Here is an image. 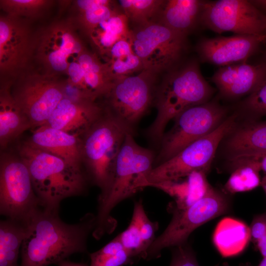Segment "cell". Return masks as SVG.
Instances as JSON below:
<instances>
[{"label": "cell", "instance_id": "obj_19", "mask_svg": "<svg viewBox=\"0 0 266 266\" xmlns=\"http://www.w3.org/2000/svg\"><path fill=\"white\" fill-rule=\"evenodd\" d=\"M226 144L230 158L266 152V121L241 126L232 133Z\"/></svg>", "mask_w": 266, "mask_h": 266}, {"label": "cell", "instance_id": "obj_43", "mask_svg": "<svg viewBox=\"0 0 266 266\" xmlns=\"http://www.w3.org/2000/svg\"><path fill=\"white\" fill-rule=\"evenodd\" d=\"M257 266H266V257L263 258L262 260Z\"/></svg>", "mask_w": 266, "mask_h": 266}, {"label": "cell", "instance_id": "obj_11", "mask_svg": "<svg viewBox=\"0 0 266 266\" xmlns=\"http://www.w3.org/2000/svg\"><path fill=\"white\" fill-rule=\"evenodd\" d=\"M41 207L28 168L20 156L2 153L0 161V212L24 222Z\"/></svg>", "mask_w": 266, "mask_h": 266}, {"label": "cell", "instance_id": "obj_32", "mask_svg": "<svg viewBox=\"0 0 266 266\" xmlns=\"http://www.w3.org/2000/svg\"><path fill=\"white\" fill-rule=\"evenodd\" d=\"M230 161L234 167L247 164L256 166L266 175V152L237 156L230 158Z\"/></svg>", "mask_w": 266, "mask_h": 266}, {"label": "cell", "instance_id": "obj_24", "mask_svg": "<svg viewBox=\"0 0 266 266\" xmlns=\"http://www.w3.org/2000/svg\"><path fill=\"white\" fill-rule=\"evenodd\" d=\"M260 171L253 165L238 166L228 179L225 188L232 194L252 190L261 185Z\"/></svg>", "mask_w": 266, "mask_h": 266}, {"label": "cell", "instance_id": "obj_25", "mask_svg": "<svg viewBox=\"0 0 266 266\" xmlns=\"http://www.w3.org/2000/svg\"><path fill=\"white\" fill-rule=\"evenodd\" d=\"M128 19L122 12H116L108 19L99 25L101 32L99 35V43L103 47L108 48L117 41L129 36L130 31Z\"/></svg>", "mask_w": 266, "mask_h": 266}, {"label": "cell", "instance_id": "obj_5", "mask_svg": "<svg viewBox=\"0 0 266 266\" xmlns=\"http://www.w3.org/2000/svg\"><path fill=\"white\" fill-rule=\"evenodd\" d=\"M129 132L132 133L105 112L81 137L83 163L90 178L101 192L108 185L118 154Z\"/></svg>", "mask_w": 266, "mask_h": 266}, {"label": "cell", "instance_id": "obj_12", "mask_svg": "<svg viewBox=\"0 0 266 266\" xmlns=\"http://www.w3.org/2000/svg\"><path fill=\"white\" fill-rule=\"evenodd\" d=\"M200 24L218 33L266 34V15L245 0L203 1Z\"/></svg>", "mask_w": 266, "mask_h": 266}, {"label": "cell", "instance_id": "obj_33", "mask_svg": "<svg viewBox=\"0 0 266 266\" xmlns=\"http://www.w3.org/2000/svg\"><path fill=\"white\" fill-rule=\"evenodd\" d=\"M134 258L124 249L114 256L109 257L99 263L89 266H122L132 263Z\"/></svg>", "mask_w": 266, "mask_h": 266}, {"label": "cell", "instance_id": "obj_9", "mask_svg": "<svg viewBox=\"0 0 266 266\" xmlns=\"http://www.w3.org/2000/svg\"><path fill=\"white\" fill-rule=\"evenodd\" d=\"M226 112L223 106L211 102L190 107L181 113L174 119L173 127L164 134L154 166L214 131L225 120Z\"/></svg>", "mask_w": 266, "mask_h": 266}, {"label": "cell", "instance_id": "obj_2", "mask_svg": "<svg viewBox=\"0 0 266 266\" xmlns=\"http://www.w3.org/2000/svg\"><path fill=\"white\" fill-rule=\"evenodd\" d=\"M155 157L150 149L138 145L133 133H127L118 154L110 181L99 197L96 226V239L113 232L116 222L111 215L120 202L145 188L146 177L154 167Z\"/></svg>", "mask_w": 266, "mask_h": 266}, {"label": "cell", "instance_id": "obj_26", "mask_svg": "<svg viewBox=\"0 0 266 266\" xmlns=\"http://www.w3.org/2000/svg\"><path fill=\"white\" fill-rule=\"evenodd\" d=\"M124 248L134 258H146L147 249L143 244L138 218L133 211L131 221L128 228L117 235Z\"/></svg>", "mask_w": 266, "mask_h": 266}, {"label": "cell", "instance_id": "obj_36", "mask_svg": "<svg viewBox=\"0 0 266 266\" xmlns=\"http://www.w3.org/2000/svg\"><path fill=\"white\" fill-rule=\"evenodd\" d=\"M60 49L68 56L72 53H78L81 50V45L78 42L75 41L70 34L65 33L62 36Z\"/></svg>", "mask_w": 266, "mask_h": 266}, {"label": "cell", "instance_id": "obj_45", "mask_svg": "<svg viewBox=\"0 0 266 266\" xmlns=\"http://www.w3.org/2000/svg\"><path fill=\"white\" fill-rule=\"evenodd\" d=\"M266 64V57H265V61L264 62Z\"/></svg>", "mask_w": 266, "mask_h": 266}, {"label": "cell", "instance_id": "obj_39", "mask_svg": "<svg viewBox=\"0 0 266 266\" xmlns=\"http://www.w3.org/2000/svg\"><path fill=\"white\" fill-rule=\"evenodd\" d=\"M94 60L95 59L91 56L84 54L81 55L79 58V64L85 72L90 70Z\"/></svg>", "mask_w": 266, "mask_h": 266}, {"label": "cell", "instance_id": "obj_18", "mask_svg": "<svg viewBox=\"0 0 266 266\" xmlns=\"http://www.w3.org/2000/svg\"><path fill=\"white\" fill-rule=\"evenodd\" d=\"M202 2L199 0H165L155 22L187 37L200 24Z\"/></svg>", "mask_w": 266, "mask_h": 266}, {"label": "cell", "instance_id": "obj_30", "mask_svg": "<svg viewBox=\"0 0 266 266\" xmlns=\"http://www.w3.org/2000/svg\"><path fill=\"white\" fill-rule=\"evenodd\" d=\"M172 248L169 266H199L195 253L187 242Z\"/></svg>", "mask_w": 266, "mask_h": 266}, {"label": "cell", "instance_id": "obj_42", "mask_svg": "<svg viewBox=\"0 0 266 266\" xmlns=\"http://www.w3.org/2000/svg\"><path fill=\"white\" fill-rule=\"evenodd\" d=\"M261 185L266 195V175H265L262 179Z\"/></svg>", "mask_w": 266, "mask_h": 266}, {"label": "cell", "instance_id": "obj_20", "mask_svg": "<svg viewBox=\"0 0 266 266\" xmlns=\"http://www.w3.org/2000/svg\"><path fill=\"white\" fill-rule=\"evenodd\" d=\"M251 239L250 228L236 219L226 218L216 228L213 241L223 257H231L241 252Z\"/></svg>", "mask_w": 266, "mask_h": 266}, {"label": "cell", "instance_id": "obj_40", "mask_svg": "<svg viewBox=\"0 0 266 266\" xmlns=\"http://www.w3.org/2000/svg\"><path fill=\"white\" fill-rule=\"evenodd\" d=\"M9 33V28L3 22L0 23V44L3 43L7 39Z\"/></svg>", "mask_w": 266, "mask_h": 266}, {"label": "cell", "instance_id": "obj_6", "mask_svg": "<svg viewBox=\"0 0 266 266\" xmlns=\"http://www.w3.org/2000/svg\"><path fill=\"white\" fill-rule=\"evenodd\" d=\"M187 37L157 22L134 26L129 35L133 51L144 69L159 74L181 63L187 49Z\"/></svg>", "mask_w": 266, "mask_h": 266}, {"label": "cell", "instance_id": "obj_44", "mask_svg": "<svg viewBox=\"0 0 266 266\" xmlns=\"http://www.w3.org/2000/svg\"><path fill=\"white\" fill-rule=\"evenodd\" d=\"M219 266H230L229 264L227 262H224L222 263L221 265Z\"/></svg>", "mask_w": 266, "mask_h": 266}, {"label": "cell", "instance_id": "obj_22", "mask_svg": "<svg viewBox=\"0 0 266 266\" xmlns=\"http://www.w3.org/2000/svg\"><path fill=\"white\" fill-rule=\"evenodd\" d=\"M26 233L24 222L7 219L0 223V266H18L19 249Z\"/></svg>", "mask_w": 266, "mask_h": 266}, {"label": "cell", "instance_id": "obj_15", "mask_svg": "<svg viewBox=\"0 0 266 266\" xmlns=\"http://www.w3.org/2000/svg\"><path fill=\"white\" fill-rule=\"evenodd\" d=\"M266 76V64L242 62L220 67L211 77L221 95L235 98L252 93Z\"/></svg>", "mask_w": 266, "mask_h": 266}, {"label": "cell", "instance_id": "obj_27", "mask_svg": "<svg viewBox=\"0 0 266 266\" xmlns=\"http://www.w3.org/2000/svg\"><path fill=\"white\" fill-rule=\"evenodd\" d=\"M113 80L118 77L130 75L132 73L144 69L142 63L135 54L112 60L109 68Z\"/></svg>", "mask_w": 266, "mask_h": 266}, {"label": "cell", "instance_id": "obj_21", "mask_svg": "<svg viewBox=\"0 0 266 266\" xmlns=\"http://www.w3.org/2000/svg\"><path fill=\"white\" fill-rule=\"evenodd\" d=\"M32 128L29 119L16 100L2 98L0 101V145L6 148L27 130Z\"/></svg>", "mask_w": 266, "mask_h": 266}, {"label": "cell", "instance_id": "obj_23", "mask_svg": "<svg viewBox=\"0 0 266 266\" xmlns=\"http://www.w3.org/2000/svg\"><path fill=\"white\" fill-rule=\"evenodd\" d=\"M119 6L129 21L135 26L155 22L164 0H120Z\"/></svg>", "mask_w": 266, "mask_h": 266}, {"label": "cell", "instance_id": "obj_7", "mask_svg": "<svg viewBox=\"0 0 266 266\" xmlns=\"http://www.w3.org/2000/svg\"><path fill=\"white\" fill-rule=\"evenodd\" d=\"M236 117L234 114L225 119L212 133L154 166L146 177L145 187L151 183L178 180L194 171L207 172L220 142L233 130Z\"/></svg>", "mask_w": 266, "mask_h": 266}, {"label": "cell", "instance_id": "obj_29", "mask_svg": "<svg viewBox=\"0 0 266 266\" xmlns=\"http://www.w3.org/2000/svg\"><path fill=\"white\" fill-rule=\"evenodd\" d=\"M250 231L251 239L263 257H266V213L254 218Z\"/></svg>", "mask_w": 266, "mask_h": 266}, {"label": "cell", "instance_id": "obj_35", "mask_svg": "<svg viewBox=\"0 0 266 266\" xmlns=\"http://www.w3.org/2000/svg\"><path fill=\"white\" fill-rule=\"evenodd\" d=\"M67 56V55L59 49L53 51L49 54V60L54 69L61 71L66 69L67 66L66 62Z\"/></svg>", "mask_w": 266, "mask_h": 266}, {"label": "cell", "instance_id": "obj_8", "mask_svg": "<svg viewBox=\"0 0 266 266\" xmlns=\"http://www.w3.org/2000/svg\"><path fill=\"white\" fill-rule=\"evenodd\" d=\"M229 206L228 199L212 187L203 198L193 205L172 212L173 216L170 223L149 248L146 259L157 258L163 249L186 243L195 230L225 213Z\"/></svg>", "mask_w": 266, "mask_h": 266}, {"label": "cell", "instance_id": "obj_31", "mask_svg": "<svg viewBox=\"0 0 266 266\" xmlns=\"http://www.w3.org/2000/svg\"><path fill=\"white\" fill-rule=\"evenodd\" d=\"M116 12L109 8V5H100L85 11V17L90 27L93 28L108 19Z\"/></svg>", "mask_w": 266, "mask_h": 266}, {"label": "cell", "instance_id": "obj_17", "mask_svg": "<svg viewBox=\"0 0 266 266\" xmlns=\"http://www.w3.org/2000/svg\"><path fill=\"white\" fill-rule=\"evenodd\" d=\"M206 171H194L185 178L148 185L160 189L174 199L168 205L170 212L184 209L203 198L212 188L206 177Z\"/></svg>", "mask_w": 266, "mask_h": 266}, {"label": "cell", "instance_id": "obj_41", "mask_svg": "<svg viewBox=\"0 0 266 266\" xmlns=\"http://www.w3.org/2000/svg\"><path fill=\"white\" fill-rule=\"evenodd\" d=\"M59 266H88L86 265L76 263L68 261H63L58 264Z\"/></svg>", "mask_w": 266, "mask_h": 266}, {"label": "cell", "instance_id": "obj_38", "mask_svg": "<svg viewBox=\"0 0 266 266\" xmlns=\"http://www.w3.org/2000/svg\"><path fill=\"white\" fill-rule=\"evenodd\" d=\"M78 6L85 11L94 7L109 5V1L106 0H79L77 1Z\"/></svg>", "mask_w": 266, "mask_h": 266}, {"label": "cell", "instance_id": "obj_3", "mask_svg": "<svg viewBox=\"0 0 266 266\" xmlns=\"http://www.w3.org/2000/svg\"><path fill=\"white\" fill-rule=\"evenodd\" d=\"M213 92L195 60L181 63L166 72L155 91L157 114L146 132L149 138L160 144L171 120L190 107L207 102Z\"/></svg>", "mask_w": 266, "mask_h": 266}, {"label": "cell", "instance_id": "obj_46", "mask_svg": "<svg viewBox=\"0 0 266 266\" xmlns=\"http://www.w3.org/2000/svg\"><path fill=\"white\" fill-rule=\"evenodd\" d=\"M266 10V6H265V8Z\"/></svg>", "mask_w": 266, "mask_h": 266}, {"label": "cell", "instance_id": "obj_16", "mask_svg": "<svg viewBox=\"0 0 266 266\" xmlns=\"http://www.w3.org/2000/svg\"><path fill=\"white\" fill-rule=\"evenodd\" d=\"M33 146L56 156L73 167L81 169V138L51 127L34 130L28 140Z\"/></svg>", "mask_w": 266, "mask_h": 266}, {"label": "cell", "instance_id": "obj_14", "mask_svg": "<svg viewBox=\"0 0 266 266\" xmlns=\"http://www.w3.org/2000/svg\"><path fill=\"white\" fill-rule=\"evenodd\" d=\"M103 114L102 109L93 101L82 99L75 102L63 99L43 125L80 137Z\"/></svg>", "mask_w": 266, "mask_h": 266}, {"label": "cell", "instance_id": "obj_1", "mask_svg": "<svg viewBox=\"0 0 266 266\" xmlns=\"http://www.w3.org/2000/svg\"><path fill=\"white\" fill-rule=\"evenodd\" d=\"M25 236L20 266L59 264L71 255L85 252L89 234L96 226V216L88 213L74 224L59 217L58 211L40 207L24 221Z\"/></svg>", "mask_w": 266, "mask_h": 266}, {"label": "cell", "instance_id": "obj_28", "mask_svg": "<svg viewBox=\"0 0 266 266\" xmlns=\"http://www.w3.org/2000/svg\"><path fill=\"white\" fill-rule=\"evenodd\" d=\"M245 110L256 116L266 115V76L244 100Z\"/></svg>", "mask_w": 266, "mask_h": 266}, {"label": "cell", "instance_id": "obj_34", "mask_svg": "<svg viewBox=\"0 0 266 266\" xmlns=\"http://www.w3.org/2000/svg\"><path fill=\"white\" fill-rule=\"evenodd\" d=\"M109 50L112 60L124 57L133 53L129 36L117 41Z\"/></svg>", "mask_w": 266, "mask_h": 266}, {"label": "cell", "instance_id": "obj_4", "mask_svg": "<svg viewBox=\"0 0 266 266\" xmlns=\"http://www.w3.org/2000/svg\"><path fill=\"white\" fill-rule=\"evenodd\" d=\"M18 155L28 168L42 207L59 211L64 199L85 192L87 178L82 169L33 146L28 140L18 147Z\"/></svg>", "mask_w": 266, "mask_h": 266}, {"label": "cell", "instance_id": "obj_10", "mask_svg": "<svg viewBox=\"0 0 266 266\" xmlns=\"http://www.w3.org/2000/svg\"><path fill=\"white\" fill-rule=\"evenodd\" d=\"M158 74L144 69L136 75L116 78L107 94L109 108L106 112L133 133L134 127L154 98Z\"/></svg>", "mask_w": 266, "mask_h": 266}, {"label": "cell", "instance_id": "obj_37", "mask_svg": "<svg viewBox=\"0 0 266 266\" xmlns=\"http://www.w3.org/2000/svg\"><path fill=\"white\" fill-rule=\"evenodd\" d=\"M69 74L72 82L78 83L84 77L85 72L79 64L71 63L68 68Z\"/></svg>", "mask_w": 266, "mask_h": 266}, {"label": "cell", "instance_id": "obj_13", "mask_svg": "<svg viewBox=\"0 0 266 266\" xmlns=\"http://www.w3.org/2000/svg\"><path fill=\"white\" fill-rule=\"evenodd\" d=\"M265 41L266 34L204 38L196 50L202 61L223 67L246 62Z\"/></svg>", "mask_w": 266, "mask_h": 266}]
</instances>
